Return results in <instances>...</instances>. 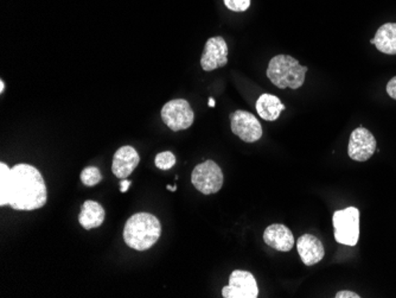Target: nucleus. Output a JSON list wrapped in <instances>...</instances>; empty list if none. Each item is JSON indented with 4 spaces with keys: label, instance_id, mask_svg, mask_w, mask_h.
<instances>
[{
    "label": "nucleus",
    "instance_id": "21",
    "mask_svg": "<svg viewBox=\"0 0 396 298\" xmlns=\"http://www.w3.org/2000/svg\"><path fill=\"white\" fill-rule=\"evenodd\" d=\"M361 296L356 292H352V291L343 290L340 291L336 294V298H360Z\"/></svg>",
    "mask_w": 396,
    "mask_h": 298
},
{
    "label": "nucleus",
    "instance_id": "15",
    "mask_svg": "<svg viewBox=\"0 0 396 298\" xmlns=\"http://www.w3.org/2000/svg\"><path fill=\"white\" fill-rule=\"evenodd\" d=\"M255 107L260 117L267 122H274L285 110L283 102L280 101L278 97L273 94L260 95Z\"/></svg>",
    "mask_w": 396,
    "mask_h": 298
},
{
    "label": "nucleus",
    "instance_id": "10",
    "mask_svg": "<svg viewBox=\"0 0 396 298\" xmlns=\"http://www.w3.org/2000/svg\"><path fill=\"white\" fill-rule=\"evenodd\" d=\"M228 63V45L222 37H213L204 45L201 66L203 70L211 72Z\"/></svg>",
    "mask_w": 396,
    "mask_h": 298
},
{
    "label": "nucleus",
    "instance_id": "25",
    "mask_svg": "<svg viewBox=\"0 0 396 298\" xmlns=\"http://www.w3.org/2000/svg\"><path fill=\"white\" fill-rule=\"evenodd\" d=\"M209 106L211 107L215 106V101L214 100H213V99H211V100H209Z\"/></svg>",
    "mask_w": 396,
    "mask_h": 298
},
{
    "label": "nucleus",
    "instance_id": "3",
    "mask_svg": "<svg viewBox=\"0 0 396 298\" xmlns=\"http://www.w3.org/2000/svg\"><path fill=\"white\" fill-rule=\"evenodd\" d=\"M308 70V67L302 66L297 58L288 55H278L270 61L267 78L281 90H298L303 86Z\"/></svg>",
    "mask_w": 396,
    "mask_h": 298
},
{
    "label": "nucleus",
    "instance_id": "14",
    "mask_svg": "<svg viewBox=\"0 0 396 298\" xmlns=\"http://www.w3.org/2000/svg\"><path fill=\"white\" fill-rule=\"evenodd\" d=\"M105 221V209L102 208L100 204L95 201H85L82 204L81 213L79 215V222L83 229H93L100 227Z\"/></svg>",
    "mask_w": 396,
    "mask_h": 298
},
{
    "label": "nucleus",
    "instance_id": "7",
    "mask_svg": "<svg viewBox=\"0 0 396 298\" xmlns=\"http://www.w3.org/2000/svg\"><path fill=\"white\" fill-rule=\"evenodd\" d=\"M259 288L251 272L235 270L229 277V284L222 289L224 298H256Z\"/></svg>",
    "mask_w": 396,
    "mask_h": 298
},
{
    "label": "nucleus",
    "instance_id": "13",
    "mask_svg": "<svg viewBox=\"0 0 396 298\" xmlns=\"http://www.w3.org/2000/svg\"><path fill=\"white\" fill-rule=\"evenodd\" d=\"M263 241L272 249L280 252H288L295 246V237L286 226L274 224L268 226L263 232Z\"/></svg>",
    "mask_w": 396,
    "mask_h": 298
},
{
    "label": "nucleus",
    "instance_id": "22",
    "mask_svg": "<svg viewBox=\"0 0 396 298\" xmlns=\"http://www.w3.org/2000/svg\"><path fill=\"white\" fill-rule=\"evenodd\" d=\"M130 187L131 181H127L125 179V180H122V182H120V192H126L127 190H129V188H130Z\"/></svg>",
    "mask_w": 396,
    "mask_h": 298
},
{
    "label": "nucleus",
    "instance_id": "17",
    "mask_svg": "<svg viewBox=\"0 0 396 298\" xmlns=\"http://www.w3.org/2000/svg\"><path fill=\"white\" fill-rule=\"evenodd\" d=\"M102 180V175L100 170L97 167H87L81 172L82 183L87 187H94L100 183Z\"/></svg>",
    "mask_w": 396,
    "mask_h": 298
},
{
    "label": "nucleus",
    "instance_id": "12",
    "mask_svg": "<svg viewBox=\"0 0 396 298\" xmlns=\"http://www.w3.org/2000/svg\"><path fill=\"white\" fill-rule=\"evenodd\" d=\"M297 249L302 262L306 266H313L325 256L323 242L311 234H304L297 241Z\"/></svg>",
    "mask_w": 396,
    "mask_h": 298
},
{
    "label": "nucleus",
    "instance_id": "4",
    "mask_svg": "<svg viewBox=\"0 0 396 298\" xmlns=\"http://www.w3.org/2000/svg\"><path fill=\"white\" fill-rule=\"evenodd\" d=\"M335 239L338 244L355 246L360 238V210L356 207L337 210L332 217Z\"/></svg>",
    "mask_w": 396,
    "mask_h": 298
},
{
    "label": "nucleus",
    "instance_id": "8",
    "mask_svg": "<svg viewBox=\"0 0 396 298\" xmlns=\"http://www.w3.org/2000/svg\"><path fill=\"white\" fill-rule=\"evenodd\" d=\"M231 131L246 143H255L263 137V127L254 115L246 110H236L231 115Z\"/></svg>",
    "mask_w": 396,
    "mask_h": 298
},
{
    "label": "nucleus",
    "instance_id": "1",
    "mask_svg": "<svg viewBox=\"0 0 396 298\" xmlns=\"http://www.w3.org/2000/svg\"><path fill=\"white\" fill-rule=\"evenodd\" d=\"M47 185L41 172L28 164L13 169L0 163V206L16 210H35L47 204Z\"/></svg>",
    "mask_w": 396,
    "mask_h": 298
},
{
    "label": "nucleus",
    "instance_id": "19",
    "mask_svg": "<svg viewBox=\"0 0 396 298\" xmlns=\"http://www.w3.org/2000/svg\"><path fill=\"white\" fill-rule=\"evenodd\" d=\"M226 8L234 13H243L251 6V0H223Z\"/></svg>",
    "mask_w": 396,
    "mask_h": 298
},
{
    "label": "nucleus",
    "instance_id": "24",
    "mask_svg": "<svg viewBox=\"0 0 396 298\" xmlns=\"http://www.w3.org/2000/svg\"><path fill=\"white\" fill-rule=\"evenodd\" d=\"M4 90H5L4 82L1 81L0 82V93H3V92H4Z\"/></svg>",
    "mask_w": 396,
    "mask_h": 298
},
{
    "label": "nucleus",
    "instance_id": "16",
    "mask_svg": "<svg viewBox=\"0 0 396 298\" xmlns=\"http://www.w3.org/2000/svg\"><path fill=\"white\" fill-rule=\"evenodd\" d=\"M376 49L387 55H396V23H386L376 31Z\"/></svg>",
    "mask_w": 396,
    "mask_h": 298
},
{
    "label": "nucleus",
    "instance_id": "5",
    "mask_svg": "<svg viewBox=\"0 0 396 298\" xmlns=\"http://www.w3.org/2000/svg\"><path fill=\"white\" fill-rule=\"evenodd\" d=\"M223 181L224 177L222 170L214 160H206L198 164L191 175V182L195 188L204 195L219 192L222 188Z\"/></svg>",
    "mask_w": 396,
    "mask_h": 298
},
{
    "label": "nucleus",
    "instance_id": "20",
    "mask_svg": "<svg viewBox=\"0 0 396 298\" xmlns=\"http://www.w3.org/2000/svg\"><path fill=\"white\" fill-rule=\"evenodd\" d=\"M386 90H387V93H388L389 97L396 100V76H394V78L387 83Z\"/></svg>",
    "mask_w": 396,
    "mask_h": 298
},
{
    "label": "nucleus",
    "instance_id": "2",
    "mask_svg": "<svg viewBox=\"0 0 396 298\" xmlns=\"http://www.w3.org/2000/svg\"><path fill=\"white\" fill-rule=\"evenodd\" d=\"M162 234V225L150 213H137L126 222L124 240L135 251H146L157 242Z\"/></svg>",
    "mask_w": 396,
    "mask_h": 298
},
{
    "label": "nucleus",
    "instance_id": "23",
    "mask_svg": "<svg viewBox=\"0 0 396 298\" xmlns=\"http://www.w3.org/2000/svg\"><path fill=\"white\" fill-rule=\"evenodd\" d=\"M166 188L171 190V192H176L177 190V185H174V187H171V185H166Z\"/></svg>",
    "mask_w": 396,
    "mask_h": 298
},
{
    "label": "nucleus",
    "instance_id": "9",
    "mask_svg": "<svg viewBox=\"0 0 396 298\" xmlns=\"http://www.w3.org/2000/svg\"><path fill=\"white\" fill-rule=\"evenodd\" d=\"M376 147L377 144L372 132L364 127H358L349 139V157L356 162H365L375 154Z\"/></svg>",
    "mask_w": 396,
    "mask_h": 298
},
{
    "label": "nucleus",
    "instance_id": "18",
    "mask_svg": "<svg viewBox=\"0 0 396 298\" xmlns=\"http://www.w3.org/2000/svg\"><path fill=\"white\" fill-rule=\"evenodd\" d=\"M154 163H156V167L160 170H170L171 167H174L176 164V157L170 151L160 152L156 156Z\"/></svg>",
    "mask_w": 396,
    "mask_h": 298
},
{
    "label": "nucleus",
    "instance_id": "11",
    "mask_svg": "<svg viewBox=\"0 0 396 298\" xmlns=\"http://www.w3.org/2000/svg\"><path fill=\"white\" fill-rule=\"evenodd\" d=\"M140 162V157L138 155L134 147L130 145L122 147L115 152L112 163V172L120 180H125L134 172Z\"/></svg>",
    "mask_w": 396,
    "mask_h": 298
},
{
    "label": "nucleus",
    "instance_id": "6",
    "mask_svg": "<svg viewBox=\"0 0 396 298\" xmlns=\"http://www.w3.org/2000/svg\"><path fill=\"white\" fill-rule=\"evenodd\" d=\"M163 122L172 131L186 130L194 123V110L184 99H174L165 104L162 110Z\"/></svg>",
    "mask_w": 396,
    "mask_h": 298
}]
</instances>
